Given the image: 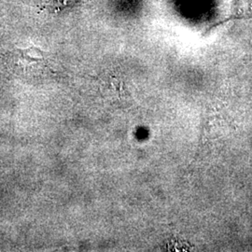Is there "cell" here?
<instances>
[{
    "instance_id": "obj_1",
    "label": "cell",
    "mask_w": 252,
    "mask_h": 252,
    "mask_svg": "<svg viewBox=\"0 0 252 252\" xmlns=\"http://www.w3.org/2000/svg\"><path fill=\"white\" fill-rule=\"evenodd\" d=\"M20 52H22V55L26 59H31L32 61H39L43 57L42 52L36 48H31V49H27V50L20 51Z\"/></svg>"
}]
</instances>
